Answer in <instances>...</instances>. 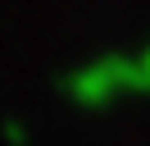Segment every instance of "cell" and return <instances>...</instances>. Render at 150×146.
<instances>
[{
  "label": "cell",
  "mask_w": 150,
  "mask_h": 146,
  "mask_svg": "<svg viewBox=\"0 0 150 146\" xmlns=\"http://www.w3.org/2000/svg\"><path fill=\"white\" fill-rule=\"evenodd\" d=\"M141 69H146V91H150V46L141 50Z\"/></svg>",
  "instance_id": "obj_4"
},
{
  "label": "cell",
  "mask_w": 150,
  "mask_h": 146,
  "mask_svg": "<svg viewBox=\"0 0 150 146\" xmlns=\"http://www.w3.org/2000/svg\"><path fill=\"white\" fill-rule=\"evenodd\" d=\"M100 69L109 73V82L118 91H146V69H141V59H127V55L109 50V55H100Z\"/></svg>",
  "instance_id": "obj_2"
},
{
  "label": "cell",
  "mask_w": 150,
  "mask_h": 146,
  "mask_svg": "<svg viewBox=\"0 0 150 146\" xmlns=\"http://www.w3.org/2000/svg\"><path fill=\"white\" fill-rule=\"evenodd\" d=\"M0 137H5V142L9 146H28V128H23V119H0Z\"/></svg>",
  "instance_id": "obj_3"
},
{
  "label": "cell",
  "mask_w": 150,
  "mask_h": 146,
  "mask_svg": "<svg viewBox=\"0 0 150 146\" xmlns=\"http://www.w3.org/2000/svg\"><path fill=\"white\" fill-rule=\"evenodd\" d=\"M50 82H55V91H64L68 100H77V105H105V100L118 91L109 82V73L100 69V59L82 64V69H68V73H50Z\"/></svg>",
  "instance_id": "obj_1"
}]
</instances>
